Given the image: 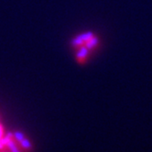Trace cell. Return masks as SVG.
<instances>
[{
    "mask_svg": "<svg viewBox=\"0 0 152 152\" xmlns=\"http://www.w3.org/2000/svg\"><path fill=\"white\" fill-rule=\"evenodd\" d=\"M4 136H5V130H4V126H3V125L0 123V142H1V140H2V138L4 137Z\"/></svg>",
    "mask_w": 152,
    "mask_h": 152,
    "instance_id": "6da1fadb",
    "label": "cell"
}]
</instances>
